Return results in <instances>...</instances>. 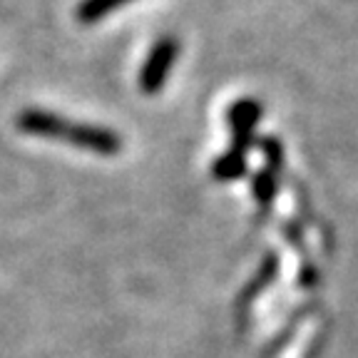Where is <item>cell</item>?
<instances>
[{
	"instance_id": "cell-1",
	"label": "cell",
	"mask_w": 358,
	"mask_h": 358,
	"mask_svg": "<svg viewBox=\"0 0 358 358\" xmlns=\"http://www.w3.org/2000/svg\"><path fill=\"white\" fill-rule=\"evenodd\" d=\"M179 45L174 38H162L159 43L152 48L150 57H147L145 67L140 73V87L145 95H155L164 87L167 83V75L172 70L174 60H177Z\"/></svg>"
},
{
	"instance_id": "cell-2",
	"label": "cell",
	"mask_w": 358,
	"mask_h": 358,
	"mask_svg": "<svg viewBox=\"0 0 358 358\" xmlns=\"http://www.w3.org/2000/svg\"><path fill=\"white\" fill-rule=\"evenodd\" d=\"M259 117H262V105H257L254 100H241L231 107L229 127H231V132H234V140H236L234 147L246 150L249 137H252V129H254V124L259 122Z\"/></svg>"
},
{
	"instance_id": "cell-3",
	"label": "cell",
	"mask_w": 358,
	"mask_h": 358,
	"mask_svg": "<svg viewBox=\"0 0 358 358\" xmlns=\"http://www.w3.org/2000/svg\"><path fill=\"white\" fill-rule=\"evenodd\" d=\"M246 172V152L241 147H234L229 150L222 159H217L212 167V174L217 179H224V182H229V179H236Z\"/></svg>"
},
{
	"instance_id": "cell-4",
	"label": "cell",
	"mask_w": 358,
	"mask_h": 358,
	"mask_svg": "<svg viewBox=\"0 0 358 358\" xmlns=\"http://www.w3.org/2000/svg\"><path fill=\"white\" fill-rule=\"evenodd\" d=\"M127 3L129 0H83V6L78 8V17L83 22H97L107 13L117 10V8L127 6Z\"/></svg>"
},
{
	"instance_id": "cell-5",
	"label": "cell",
	"mask_w": 358,
	"mask_h": 358,
	"mask_svg": "<svg viewBox=\"0 0 358 358\" xmlns=\"http://www.w3.org/2000/svg\"><path fill=\"white\" fill-rule=\"evenodd\" d=\"M254 194H257V199L262 201L264 207H266L268 201L274 199V194H276V179L271 177V172L257 174V179H254Z\"/></svg>"
}]
</instances>
